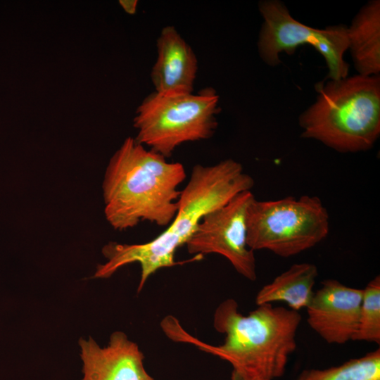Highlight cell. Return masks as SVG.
I'll return each instance as SVG.
<instances>
[{"label": "cell", "instance_id": "cell-1", "mask_svg": "<svg viewBox=\"0 0 380 380\" xmlns=\"http://www.w3.org/2000/svg\"><path fill=\"white\" fill-rule=\"evenodd\" d=\"M301 322L297 311L263 304L243 315L233 298L222 301L213 315V327L225 336L218 346L206 343L188 333L172 315L161 322L165 335L175 342L189 343L215 355L232 367L242 380H275L281 377L296 349Z\"/></svg>", "mask_w": 380, "mask_h": 380}, {"label": "cell", "instance_id": "cell-2", "mask_svg": "<svg viewBox=\"0 0 380 380\" xmlns=\"http://www.w3.org/2000/svg\"><path fill=\"white\" fill-rule=\"evenodd\" d=\"M253 186V177L234 160H224L213 165H194L181 191L177 213L166 229L144 243L109 242L102 249L107 261L97 266L94 277L108 278L120 268L137 262L141 267L139 293L156 272L179 264L175 260L177 249L186 243L204 215L227 204L239 194L251 191Z\"/></svg>", "mask_w": 380, "mask_h": 380}, {"label": "cell", "instance_id": "cell-3", "mask_svg": "<svg viewBox=\"0 0 380 380\" xmlns=\"http://www.w3.org/2000/svg\"><path fill=\"white\" fill-rule=\"evenodd\" d=\"M127 137L111 157L103 182L104 214L115 230L142 221L168 226L177 211L184 165Z\"/></svg>", "mask_w": 380, "mask_h": 380}, {"label": "cell", "instance_id": "cell-4", "mask_svg": "<svg viewBox=\"0 0 380 380\" xmlns=\"http://www.w3.org/2000/svg\"><path fill=\"white\" fill-rule=\"evenodd\" d=\"M316 101L299 117L301 137L342 153L371 148L380 134V77L355 75L315 85Z\"/></svg>", "mask_w": 380, "mask_h": 380}, {"label": "cell", "instance_id": "cell-5", "mask_svg": "<svg viewBox=\"0 0 380 380\" xmlns=\"http://www.w3.org/2000/svg\"><path fill=\"white\" fill-rule=\"evenodd\" d=\"M219 96L212 87L197 94L163 96L153 92L134 118L139 143L165 158L183 143L208 139L217 127Z\"/></svg>", "mask_w": 380, "mask_h": 380}, {"label": "cell", "instance_id": "cell-6", "mask_svg": "<svg viewBox=\"0 0 380 380\" xmlns=\"http://www.w3.org/2000/svg\"><path fill=\"white\" fill-rule=\"evenodd\" d=\"M329 215L322 201L304 195L250 203L246 214V242L255 251L267 250L289 258L310 249L328 235Z\"/></svg>", "mask_w": 380, "mask_h": 380}, {"label": "cell", "instance_id": "cell-7", "mask_svg": "<svg viewBox=\"0 0 380 380\" xmlns=\"http://www.w3.org/2000/svg\"><path fill=\"white\" fill-rule=\"evenodd\" d=\"M259 11L264 22L258 51L266 63L277 65L281 62L279 54L281 51L292 54L298 46L308 44L326 61L329 73L325 80L348 77L349 65L343 59L348 49L347 26L333 25L322 30L310 27L292 18L287 8L277 0L260 1Z\"/></svg>", "mask_w": 380, "mask_h": 380}, {"label": "cell", "instance_id": "cell-8", "mask_svg": "<svg viewBox=\"0 0 380 380\" xmlns=\"http://www.w3.org/2000/svg\"><path fill=\"white\" fill-rule=\"evenodd\" d=\"M254 198L251 191L241 192L227 204L204 215L185 244L188 252L196 255H221L239 274L255 281L254 251L246 242V214Z\"/></svg>", "mask_w": 380, "mask_h": 380}, {"label": "cell", "instance_id": "cell-9", "mask_svg": "<svg viewBox=\"0 0 380 380\" xmlns=\"http://www.w3.org/2000/svg\"><path fill=\"white\" fill-rule=\"evenodd\" d=\"M306 308L309 327L331 344L353 341L357 332L362 289L325 279Z\"/></svg>", "mask_w": 380, "mask_h": 380}, {"label": "cell", "instance_id": "cell-10", "mask_svg": "<svg viewBox=\"0 0 380 380\" xmlns=\"http://www.w3.org/2000/svg\"><path fill=\"white\" fill-rule=\"evenodd\" d=\"M83 380H156L146 371L138 345L122 331L113 332L106 347L91 337L80 338Z\"/></svg>", "mask_w": 380, "mask_h": 380}, {"label": "cell", "instance_id": "cell-11", "mask_svg": "<svg viewBox=\"0 0 380 380\" xmlns=\"http://www.w3.org/2000/svg\"><path fill=\"white\" fill-rule=\"evenodd\" d=\"M156 46L158 56L151 72L155 92L163 96L192 94L198 70L193 49L170 25L163 28Z\"/></svg>", "mask_w": 380, "mask_h": 380}, {"label": "cell", "instance_id": "cell-12", "mask_svg": "<svg viewBox=\"0 0 380 380\" xmlns=\"http://www.w3.org/2000/svg\"><path fill=\"white\" fill-rule=\"evenodd\" d=\"M348 49L359 75H379L380 72V1L365 5L348 27Z\"/></svg>", "mask_w": 380, "mask_h": 380}, {"label": "cell", "instance_id": "cell-13", "mask_svg": "<svg viewBox=\"0 0 380 380\" xmlns=\"http://www.w3.org/2000/svg\"><path fill=\"white\" fill-rule=\"evenodd\" d=\"M317 275L318 270L314 264H293L260 289L255 303L260 305L281 301L291 310L298 312L310 303Z\"/></svg>", "mask_w": 380, "mask_h": 380}, {"label": "cell", "instance_id": "cell-14", "mask_svg": "<svg viewBox=\"0 0 380 380\" xmlns=\"http://www.w3.org/2000/svg\"><path fill=\"white\" fill-rule=\"evenodd\" d=\"M293 380H380V349L325 369H306Z\"/></svg>", "mask_w": 380, "mask_h": 380}, {"label": "cell", "instance_id": "cell-15", "mask_svg": "<svg viewBox=\"0 0 380 380\" xmlns=\"http://www.w3.org/2000/svg\"><path fill=\"white\" fill-rule=\"evenodd\" d=\"M353 341L380 344V276L362 289L359 324Z\"/></svg>", "mask_w": 380, "mask_h": 380}, {"label": "cell", "instance_id": "cell-16", "mask_svg": "<svg viewBox=\"0 0 380 380\" xmlns=\"http://www.w3.org/2000/svg\"><path fill=\"white\" fill-rule=\"evenodd\" d=\"M124 10L129 14H134L137 9V1H120Z\"/></svg>", "mask_w": 380, "mask_h": 380}, {"label": "cell", "instance_id": "cell-17", "mask_svg": "<svg viewBox=\"0 0 380 380\" xmlns=\"http://www.w3.org/2000/svg\"><path fill=\"white\" fill-rule=\"evenodd\" d=\"M231 380H242L234 374L232 373Z\"/></svg>", "mask_w": 380, "mask_h": 380}]
</instances>
